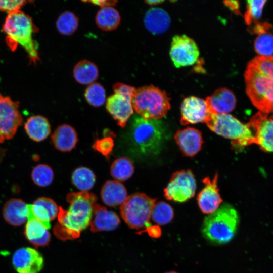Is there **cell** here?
<instances>
[{
	"label": "cell",
	"instance_id": "cell-43",
	"mask_svg": "<svg viewBox=\"0 0 273 273\" xmlns=\"http://www.w3.org/2000/svg\"><path fill=\"white\" fill-rule=\"evenodd\" d=\"M163 1H145V2L148 4V5H157V4H159L160 3H162Z\"/></svg>",
	"mask_w": 273,
	"mask_h": 273
},
{
	"label": "cell",
	"instance_id": "cell-5",
	"mask_svg": "<svg viewBox=\"0 0 273 273\" xmlns=\"http://www.w3.org/2000/svg\"><path fill=\"white\" fill-rule=\"evenodd\" d=\"M166 130L161 121L145 119L135 116L130 127L131 140L136 148L143 154H157L166 139Z\"/></svg>",
	"mask_w": 273,
	"mask_h": 273
},
{
	"label": "cell",
	"instance_id": "cell-38",
	"mask_svg": "<svg viewBox=\"0 0 273 273\" xmlns=\"http://www.w3.org/2000/svg\"><path fill=\"white\" fill-rule=\"evenodd\" d=\"M27 1L22 0H0V11L8 14L21 10V8Z\"/></svg>",
	"mask_w": 273,
	"mask_h": 273
},
{
	"label": "cell",
	"instance_id": "cell-33",
	"mask_svg": "<svg viewBox=\"0 0 273 273\" xmlns=\"http://www.w3.org/2000/svg\"><path fill=\"white\" fill-rule=\"evenodd\" d=\"M33 182L37 186L44 187L50 185L54 179V172L49 165L40 164L35 166L31 174Z\"/></svg>",
	"mask_w": 273,
	"mask_h": 273
},
{
	"label": "cell",
	"instance_id": "cell-20",
	"mask_svg": "<svg viewBox=\"0 0 273 273\" xmlns=\"http://www.w3.org/2000/svg\"><path fill=\"white\" fill-rule=\"evenodd\" d=\"M92 217L89 225L93 232L114 230L120 222L116 213L98 204L94 206Z\"/></svg>",
	"mask_w": 273,
	"mask_h": 273
},
{
	"label": "cell",
	"instance_id": "cell-24",
	"mask_svg": "<svg viewBox=\"0 0 273 273\" xmlns=\"http://www.w3.org/2000/svg\"><path fill=\"white\" fill-rule=\"evenodd\" d=\"M55 148L62 152H68L74 149L78 142L75 129L68 124L59 126L51 136Z\"/></svg>",
	"mask_w": 273,
	"mask_h": 273
},
{
	"label": "cell",
	"instance_id": "cell-22",
	"mask_svg": "<svg viewBox=\"0 0 273 273\" xmlns=\"http://www.w3.org/2000/svg\"><path fill=\"white\" fill-rule=\"evenodd\" d=\"M144 22L147 29L153 34H161L169 27L170 19L168 13L160 8H152L146 13Z\"/></svg>",
	"mask_w": 273,
	"mask_h": 273
},
{
	"label": "cell",
	"instance_id": "cell-29",
	"mask_svg": "<svg viewBox=\"0 0 273 273\" xmlns=\"http://www.w3.org/2000/svg\"><path fill=\"white\" fill-rule=\"evenodd\" d=\"M134 166L131 161L127 157L116 159L112 164L110 173L112 176L119 181H125L133 174Z\"/></svg>",
	"mask_w": 273,
	"mask_h": 273
},
{
	"label": "cell",
	"instance_id": "cell-18",
	"mask_svg": "<svg viewBox=\"0 0 273 273\" xmlns=\"http://www.w3.org/2000/svg\"><path fill=\"white\" fill-rule=\"evenodd\" d=\"M205 101L210 114H228L234 109L236 104L235 95L226 88L217 89Z\"/></svg>",
	"mask_w": 273,
	"mask_h": 273
},
{
	"label": "cell",
	"instance_id": "cell-9",
	"mask_svg": "<svg viewBox=\"0 0 273 273\" xmlns=\"http://www.w3.org/2000/svg\"><path fill=\"white\" fill-rule=\"evenodd\" d=\"M113 89L114 94L107 98L106 107L118 124L123 127L133 113L132 99L135 88L123 83L117 82L113 85Z\"/></svg>",
	"mask_w": 273,
	"mask_h": 273
},
{
	"label": "cell",
	"instance_id": "cell-15",
	"mask_svg": "<svg viewBox=\"0 0 273 273\" xmlns=\"http://www.w3.org/2000/svg\"><path fill=\"white\" fill-rule=\"evenodd\" d=\"M12 263L18 273H38L43 267L44 261L42 256L36 249L22 247L14 253Z\"/></svg>",
	"mask_w": 273,
	"mask_h": 273
},
{
	"label": "cell",
	"instance_id": "cell-36",
	"mask_svg": "<svg viewBox=\"0 0 273 273\" xmlns=\"http://www.w3.org/2000/svg\"><path fill=\"white\" fill-rule=\"evenodd\" d=\"M266 1H248L247 10L244 15L246 24L249 25L255 22L260 17Z\"/></svg>",
	"mask_w": 273,
	"mask_h": 273
},
{
	"label": "cell",
	"instance_id": "cell-41",
	"mask_svg": "<svg viewBox=\"0 0 273 273\" xmlns=\"http://www.w3.org/2000/svg\"><path fill=\"white\" fill-rule=\"evenodd\" d=\"M88 2L92 3L94 5H98L100 7H105L108 6H112L117 2L116 1H92Z\"/></svg>",
	"mask_w": 273,
	"mask_h": 273
},
{
	"label": "cell",
	"instance_id": "cell-13",
	"mask_svg": "<svg viewBox=\"0 0 273 273\" xmlns=\"http://www.w3.org/2000/svg\"><path fill=\"white\" fill-rule=\"evenodd\" d=\"M199 50L196 42L185 35L173 37L170 56L174 65L177 68L194 64L199 56Z\"/></svg>",
	"mask_w": 273,
	"mask_h": 273
},
{
	"label": "cell",
	"instance_id": "cell-21",
	"mask_svg": "<svg viewBox=\"0 0 273 273\" xmlns=\"http://www.w3.org/2000/svg\"><path fill=\"white\" fill-rule=\"evenodd\" d=\"M3 216L11 225L19 226L28 220V204L19 198H12L4 204Z\"/></svg>",
	"mask_w": 273,
	"mask_h": 273
},
{
	"label": "cell",
	"instance_id": "cell-35",
	"mask_svg": "<svg viewBox=\"0 0 273 273\" xmlns=\"http://www.w3.org/2000/svg\"><path fill=\"white\" fill-rule=\"evenodd\" d=\"M254 48L259 56H272L273 34L270 31L258 35L254 41Z\"/></svg>",
	"mask_w": 273,
	"mask_h": 273
},
{
	"label": "cell",
	"instance_id": "cell-12",
	"mask_svg": "<svg viewBox=\"0 0 273 273\" xmlns=\"http://www.w3.org/2000/svg\"><path fill=\"white\" fill-rule=\"evenodd\" d=\"M248 124L253 131L254 144L263 151L273 153V115L259 111Z\"/></svg>",
	"mask_w": 273,
	"mask_h": 273
},
{
	"label": "cell",
	"instance_id": "cell-37",
	"mask_svg": "<svg viewBox=\"0 0 273 273\" xmlns=\"http://www.w3.org/2000/svg\"><path fill=\"white\" fill-rule=\"evenodd\" d=\"M113 140L108 136L97 140L93 144V148L106 157L108 158L113 150Z\"/></svg>",
	"mask_w": 273,
	"mask_h": 273
},
{
	"label": "cell",
	"instance_id": "cell-30",
	"mask_svg": "<svg viewBox=\"0 0 273 273\" xmlns=\"http://www.w3.org/2000/svg\"><path fill=\"white\" fill-rule=\"evenodd\" d=\"M71 179L73 184L77 188L82 191H86L94 186L96 176L90 169L80 167L73 172Z\"/></svg>",
	"mask_w": 273,
	"mask_h": 273
},
{
	"label": "cell",
	"instance_id": "cell-7",
	"mask_svg": "<svg viewBox=\"0 0 273 273\" xmlns=\"http://www.w3.org/2000/svg\"><path fill=\"white\" fill-rule=\"evenodd\" d=\"M215 133L230 139L236 148L254 144V136L248 123L244 124L231 114H211L205 122Z\"/></svg>",
	"mask_w": 273,
	"mask_h": 273
},
{
	"label": "cell",
	"instance_id": "cell-19",
	"mask_svg": "<svg viewBox=\"0 0 273 273\" xmlns=\"http://www.w3.org/2000/svg\"><path fill=\"white\" fill-rule=\"evenodd\" d=\"M174 139L182 153L188 157L196 155L201 149L203 143L201 132L193 127L178 130Z\"/></svg>",
	"mask_w": 273,
	"mask_h": 273
},
{
	"label": "cell",
	"instance_id": "cell-31",
	"mask_svg": "<svg viewBox=\"0 0 273 273\" xmlns=\"http://www.w3.org/2000/svg\"><path fill=\"white\" fill-rule=\"evenodd\" d=\"M172 207L163 201L155 202L153 208L151 218L156 223L164 225L170 223L174 217Z\"/></svg>",
	"mask_w": 273,
	"mask_h": 273
},
{
	"label": "cell",
	"instance_id": "cell-3",
	"mask_svg": "<svg viewBox=\"0 0 273 273\" xmlns=\"http://www.w3.org/2000/svg\"><path fill=\"white\" fill-rule=\"evenodd\" d=\"M5 41L13 52L19 45L24 48L29 61L36 64L40 60L38 44L33 38L38 31L32 18L21 10L8 14L2 27Z\"/></svg>",
	"mask_w": 273,
	"mask_h": 273
},
{
	"label": "cell",
	"instance_id": "cell-10",
	"mask_svg": "<svg viewBox=\"0 0 273 273\" xmlns=\"http://www.w3.org/2000/svg\"><path fill=\"white\" fill-rule=\"evenodd\" d=\"M19 102L0 93V143L12 139L23 123Z\"/></svg>",
	"mask_w": 273,
	"mask_h": 273
},
{
	"label": "cell",
	"instance_id": "cell-44",
	"mask_svg": "<svg viewBox=\"0 0 273 273\" xmlns=\"http://www.w3.org/2000/svg\"><path fill=\"white\" fill-rule=\"evenodd\" d=\"M165 273H178L176 271H167V272H166Z\"/></svg>",
	"mask_w": 273,
	"mask_h": 273
},
{
	"label": "cell",
	"instance_id": "cell-4",
	"mask_svg": "<svg viewBox=\"0 0 273 273\" xmlns=\"http://www.w3.org/2000/svg\"><path fill=\"white\" fill-rule=\"evenodd\" d=\"M239 215L231 204L224 203L204 219L202 233L209 242L222 245L234 237L239 224Z\"/></svg>",
	"mask_w": 273,
	"mask_h": 273
},
{
	"label": "cell",
	"instance_id": "cell-2",
	"mask_svg": "<svg viewBox=\"0 0 273 273\" xmlns=\"http://www.w3.org/2000/svg\"><path fill=\"white\" fill-rule=\"evenodd\" d=\"M67 210L59 207V223L54 228L55 234L61 239H75L91 222L97 197L87 191L72 192L66 197Z\"/></svg>",
	"mask_w": 273,
	"mask_h": 273
},
{
	"label": "cell",
	"instance_id": "cell-26",
	"mask_svg": "<svg viewBox=\"0 0 273 273\" xmlns=\"http://www.w3.org/2000/svg\"><path fill=\"white\" fill-rule=\"evenodd\" d=\"M24 129L28 136L35 142L44 140L51 132L48 120L41 115L32 116L28 118L25 123Z\"/></svg>",
	"mask_w": 273,
	"mask_h": 273
},
{
	"label": "cell",
	"instance_id": "cell-34",
	"mask_svg": "<svg viewBox=\"0 0 273 273\" xmlns=\"http://www.w3.org/2000/svg\"><path fill=\"white\" fill-rule=\"evenodd\" d=\"M84 97L89 104L94 107H99L105 102L106 92L101 84L93 83L86 88Z\"/></svg>",
	"mask_w": 273,
	"mask_h": 273
},
{
	"label": "cell",
	"instance_id": "cell-6",
	"mask_svg": "<svg viewBox=\"0 0 273 273\" xmlns=\"http://www.w3.org/2000/svg\"><path fill=\"white\" fill-rule=\"evenodd\" d=\"M169 100L165 92L153 85H147L135 89L132 105L141 117L159 120L169 110Z\"/></svg>",
	"mask_w": 273,
	"mask_h": 273
},
{
	"label": "cell",
	"instance_id": "cell-16",
	"mask_svg": "<svg viewBox=\"0 0 273 273\" xmlns=\"http://www.w3.org/2000/svg\"><path fill=\"white\" fill-rule=\"evenodd\" d=\"M217 177L216 174L212 180L209 177L203 180L205 187L198 194L197 199L199 207L204 214L213 213L222 202L217 185Z\"/></svg>",
	"mask_w": 273,
	"mask_h": 273
},
{
	"label": "cell",
	"instance_id": "cell-28",
	"mask_svg": "<svg viewBox=\"0 0 273 273\" xmlns=\"http://www.w3.org/2000/svg\"><path fill=\"white\" fill-rule=\"evenodd\" d=\"M99 71L93 62L83 60L78 62L73 69L75 80L81 84H91L98 78Z\"/></svg>",
	"mask_w": 273,
	"mask_h": 273
},
{
	"label": "cell",
	"instance_id": "cell-32",
	"mask_svg": "<svg viewBox=\"0 0 273 273\" xmlns=\"http://www.w3.org/2000/svg\"><path fill=\"white\" fill-rule=\"evenodd\" d=\"M78 26V18L75 14L69 11L62 13L56 22V26L59 32L65 35L72 34Z\"/></svg>",
	"mask_w": 273,
	"mask_h": 273
},
{
	"label": "cell",
	"instance_id": "cell-17",
	"mask_svg": "<svg viewBox=\"0 0 273 273\" xmlns=\"http://www.w3.org/2000/svg\"><path fill=\"white\" fill-rule=\"evenodd\" d=\"M59 211V207L54 200L47 197H40L32 204H28V219L34 217L49 229L50 222L57 217Z\"/></svg>",
	"mask_w": 273,
	"mask_h": 273
},
{
	"label": "cell",
	"instance_id": "cell-27",
	"mask_svg": "<svg viewBox=\"0 0 273 273\" xmlns=\"http://www.w3.org/2000/svg\"><path fill=\"white\" fill-rule=\"evenodd\" d=\"M96 23L103 31H112L117 28L121 21L119 12L112 6L101 8L97 12Z\"/></svg>",
	"mask_w": 273,
	"mask_h": 273
},
{
	"label": "cell",
	"instance_id": "cell-23",
	"mask_svg": "<svg viewBox=\"0 0 273 273\" xmlns=\"http://www.w3.org/2000/svg\"><path fill=\"white\" fill-rule=\"evenodd\" d=\"M124 186L118 181L109 180L103 186L101 197L106 205L115 207L121 205L127 197Z\"/></svg>",
	"mask_w": 273,
	"mask_h": 273
},
{
	"label": "cell",
	"instance_id": "cell-11",
	"mask_svg": "<svg viewBox=\"0 0 273 273\" xmlns=\"http://www.w3.org/2000/svg\"><path fill=\"white\" fill-rule=\"evenodd\" d=\"M196 181L190 170H181L174 173L164 189V196L169 200L184 202L195 194Z\"/></svg>",
	"mask_w": 273,
	"mask_h": 273
},
{
	"label": "cell",
	"instance_id": "cell-40",
	"mask_svg": "<svg viewBox=\"0 0 273 273\" xmlns=\"http://www.w3.org/2000/svg\"><path fill=\"white\" fill-rule=\"evenodd\" d=\"M148 234L153 238H159L161 235V230L158 225H151L146 229Z\"/></svg>",
	"mask_w": 273,
	"mask_h": 273
},
{
	"label": "cell",
	"instance_id": "cell-14",
	"mask_svg": "<svg viewBox=\"0 0 273 273\" xmlns=\"http://www.w3.org/2000/svg\"><path fill=\"white\" fill-rule=\"evenodd\" d=\"M210 114L206 101L196 96L185 98L181 105L180 122L184 125L206 122Z\"/></svg>",
	"mask_w": 273,
	"mask_h": 273
},
{
	"label": "cell",
	"instance_id": "cell-25",
	"mask_svg": "<svg viewBox=\"0 0 273 273\" xmlns=\"http://www.w3.org/2000/svg\"><path fill=\"white\" fill-rule=\"evenodd\" d=\"M48 230L40 221L31 217L27 220L24 235L28 241L35 247H43L50 242V234Z\"/></svg>",
	"mask_w": 273,
	"mask_h": 273
},
{
	"label": "cell",
	"instance_id": "cell-1",
	"mask_svg": "<svg viewBox=\"0 0 273 273\" xmlns=\"http://www.w3.org/2000/svg\"><path fill=\"white\" fill-rule=\"evenodd\" d=\"M246 93L259 111L273 114V56H258L247 64L244 73Z\"/></svg>",
	"mask_w": 273,
	"mask_h": 273
},
{
	"label": "cell",
	"instance_id": "cell-39",
	"mask_svg": "<svg viewBox=\"0 0 273 273\" xmlns=\"http://www.w3.org/2000/svg\"><path fill=\"white\" fill-rule=\"evenodd\" d=\"M255 24L252 29V32L259 35L260 34L270 31L271 25L267 22H255Z\"/></svg>",
	"mask_w": 273,
	"mask_h": 273
},
{
	"label": "cell",
	"instance_id": "cell-42",
	"mask_svg": "<svg viewBox=\"0 0 273 273\" xmlns=\"http://www.w3.org/2000/svg\"><path fill=\"white\" fill-rule=\"evenodd\" d=\"M226 4L232 10L238 14L239 13V4L238 1H226Z\"/></svg>",
	"mask_w": 273,
	"mask_h": 273
},
{
	"label": "cell",
	"instance_id": "cell-8",
	"mask_svg": "<svg viewBox=\"0 0 273 273\" xmlns=\"http://www.w3.org/2000/svg\"><path fill=\"white\" fill-rule=\"evenodd\" d=\"M156 200L141 193L127 196L120 207L122 219L130 228L146 229L151 225L149 221Z\"/></svg>",
	"mask_w": 273,
	"mask_h": 273
}]
</instances>
